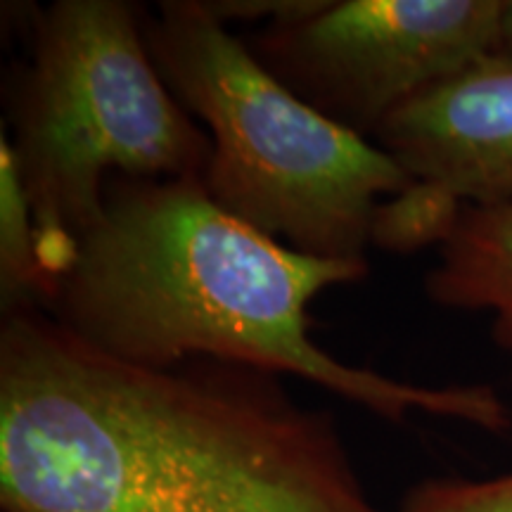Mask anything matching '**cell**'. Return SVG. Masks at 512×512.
Wrapping results in <instances>:
<instances>
[{
    "label": "cell",
    "mask_w": 512,
    "mask_h": 512,
    "mask_svg": "<svg viewBox=\"0 0 512 512\" xmlns=\"http://www.w3.org/2000/svg\"><path fill=\"white\" fill-rule=\"evenodd\" d=\"M3 512H387L285 375L95 351L38 304L0 325Z\"/></svg>",
    "instance_id": "1"
},
{
    "label": "cell",
    "mask_w": 512,
    "mask_h": 512,
    "mask_svg": "<svg viewBox=\"0 0 512 512\" xmlns=\"http://www.w3.org/2000/svg\"><path fill=\"white\" fill-rule=\"evenodd\" d=\"M368 273V261L316 259L273 240L221 209L202 178L114 176L41 309L133 366L249 363L302 377L394 425L425 413L508 434L512 411L489 384L403 382L313 342L309 306L320 292Z\"/></svg>",
    "instance_id": "2"
},
{
    "label": "cell",
    "mask_w": 512,
    "mask_h": 512,
    "mask_svg": "<svg viewBox=\"0 0 512 512\" xmlns=\"http://www.w3.org/2000/svg\"><path fill=\"white\" fill-rule=\"evenodd\" d=\"M24 29L27 50L3 83V133L34 214L48 297L110 178H204L211 138L164 83L136 5L57 0Z\"/></svg>",
    "instance_id": "3"
},
{
    "label": "cell",
    "mask_w": 512,
    "mask_h": 512,
    "mask_svg": "<svg viewBox=\"0 0 512 512\" xmlns=\"http://www.w3.org/2000/svg\"><path fill=\"white\" fill-rule=\"evenodd\" d=\"M145 46L211 138V200L294 252L368 261L377 211L413 181L373 140L313 110L252 55L207 0L143 10Z\"/></svg>",
    "instance_id": "4"
},
{
    "label": "cell",
    "mask_w": 512,
    "mask_h": 512,
    "mask_svg": "<svg viewBox=\"0 0 512 512\" xmlns=\"http://www.w3.org/2000/svg\"><path fill=\"white\" fill-rule=\"evenodd\" d=\"M503 0H318L247 36L313 110L373 140L396 107L501 46Z\"/></svg>",
    "instance_id": "5"
},
{
    "label": "cell",
    "mask_w": 512,
    "mask_h": 512,
    "mask_svg": "<svg viewBox=\"0 0 512 512\" xmlns=\"http://www.w3.org/2000/svg\"><path fill=\"white\" fill-rule=\"evenodd\" d=\"M413 185L377 211L373 245H441L463 207L512 204V57L489 55L389 114L373 136Z\"/></svg>",
    "instance_id": "6"
},
{
    "label": "cell",
    "mask_w": 512,
    "mask_h": 512,
    "mask_svg": "<svg viewBox=\"0 0 512 512\" xmlns=\"http://www.w3.org/2000/svg\"><path fill=\"white\" fill-rule=\"evenodd\" d=\"M425 294L444 309L489 313L512 375V204L458 211L425 275Z\"/></svg>",
    "instance_id": "7"
},
{
    "label": "cell",
    "mask_w": 512,
    "mask_h": 512,
    "mask_svg": "<svg viewBox=\"0 0 512 512\" xmlns=\"http://www.w3.org/2000/svg\"><path fill=\"white\" fill-rule=\"evenodd\" d=\"M48 280L38 261L36 223L8 136H0V299L3 311L41 304Z\"/></svg>",
    "instance_id": "8"
},
{
    "label": "cell",
    "mask_w": 512,
    "mask_h": 512,
    "mask_svg": "<svg viewBox=\"0 0 512 512\" xmlns=\"http://www.w3.org/2000/svg\"><path fill=\"white\" fill-rule=\"evenodd\" d=\"M399 512H512V472L486 479H425L406 491Z\"/></svg>",
    "instance_id": "9"
},
{
    "label": "cell",
    "mask_w": 512,
    "mask_h": 512,
    "mask_svg": "<svg viewBox=\"0 0 512 512\" xmlns=\"http://www.w3.org/2000/svg\"><path fill=\"white\" fill-rule=\"evenodd\" d=\"M318 0H207V5L223 24L247 22L261 19L266 24L285 22V19L302 17L316 8Z\"/></svg>",
    "instance_id": "10"
},
{
    "label": "cell",
    "mask_w": 512,
    "mask_h": 512,
    "mask_svg": "<svg viewBox=\"0 0 512 512\" xmlns=\"http://www.w3.org/2000/svg\"><path fill=\"white\" fill-rule=\"evenodd\" d=\"M498 53L512 57V0H503L501 46H498Z\"/></svg>",
    "instance_id": "11"
}]
</instances>
